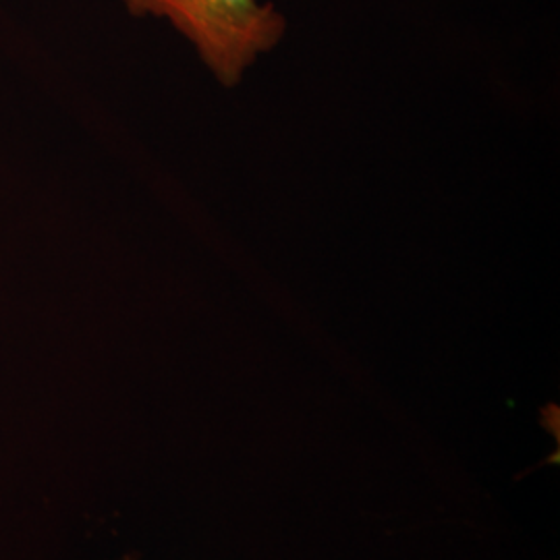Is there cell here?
<instances>
[{
  "label": "cell",
  "instance_id": "6da1fadb",
  "mask_svg": "<svg viewBox=\"0 0 560 560\" xmlns=\"http://www.w3.org/2000/svg\"><path fill=\"white\" fill-rule=\"evenodd\" d=\"M133 15L166 20L194 44L203 65L224 88L240 85L245 71L284 36L287 21L260 0H122Z\"/></svg>",
  "mask_w": 560,
  "mask_h": 560
}]
</instances>
